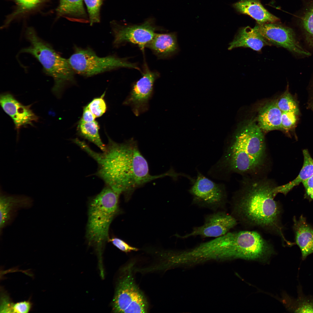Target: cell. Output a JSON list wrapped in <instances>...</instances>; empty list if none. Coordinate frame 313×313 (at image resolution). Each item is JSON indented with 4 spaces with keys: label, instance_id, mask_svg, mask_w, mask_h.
Listing matches in <instances>:
<instances>
[{
    "label": "cell",
    "instance_id": "1",
    "mask_svg": "<svg viewBox=\"0 0 313 313\" xmlns=\"http://www.w3.org/2000/svg\"><path fill=\"white\" fill-rule=\"evenodd\" d=\"M105 150L97 152L89 147L85 150L97 163L96 174L119 195L130 196L137 188L155 179L170 176L169 172L153 176L137 142L131 139L122 143L108 137Z\"/></svg>",
    "mask_w": 313,
    "mask_h": 313
},
{
    "label": "cell",
    "instance_id": "2",
    "mask_svg": "<svg viewBox=\"0 0 313 313\" xmlns=\"http://www.w3.org/2000/svg\"><path fill=\"white\" fill-rule=\"evenodd\" d=\"M225 146L221 158L208 172L210 177L227 181L233 173L254 175L264 168L267 156L265 138L253 121L244 125Z\"/></svg>",
    "mask_w": 313,
    "mask_h": 313
},
{
    "label": "cell",
    "instance_id": "3",
    "mask_svg": "<svg viewBox=\"0 0 313 313\" xmlns=\"http://www.w3.org/2000/svg\"><path fill=\"white\" fill-rule=\"evenodd\" d=\"M245 181L233 197V212L252 225L274 231L287 242L280 222V207L274 199L276 185L265 179Z\"/></svg>",
    "mask_w": 313,
    "mask_h": 313
},
{
    "label": "cell",
    "instance_id": "4",
    "mask_svg": "<svg viewBox=\"0 0 313 313\" xmlns=\"http://www.w3.org/2000/svg\"><path fill=\"white\" fill-rule=\"evenodd\" d=\"M208 248L216 258L262 259L272 253L269 243L258 232L244 231L228 232L207 241Z\"/></svg>",
    "mask_w": 313,
    "mask_h": 313
},
{
    "label": "cell",
    "instance_id": "5",
    "mask_svg": "<svg viewBox=\"0 0 313 313\" xmlns=\"http://www.w3.org/2000/svg\"><path fill=\"white\" fill-rule=\"evenodd\" d=\"M26 37L30 45L22 49L21 52L30 54L40 62L44 72L54 79L52 92L59 97L65 87L75 81V73L68 59L57 53L50 44L38 36L32 28L28 29Z\"/></svg>",
    "mask_w": 313,
    "mask_h": 313
},
{
    "label": "cell",
    "instance_id": "6",
    "mask_svg": "<svg viewBox=\"0 0 313 313\" xmlns=\"http://www.w3.org/2000/svg\"><path fill=\"white\" fill-rule=\"evenodd\" d=\"M119 196L106 185L89 204L87 237L90 243L95 245L100 254L109 239L110 226L118 210Z\"/></svg>",
    "mask_w": 313,
    "mask_h": 313
},
{
    "label": "cell",
    "instance_id": "7",
    "mask_svg": "<svg viewBox=\"0 0 313 313\" xmlns=\"http://www.w3.org/2000/svg\"><path fill=\"white\" fill-rule=\"evenodd\" d=\"M75 73L90 77L120 68L140 70L136 64L125 59L115 56L100 57L91 49L76 47L74 53L68 59Z\"/></svg>",
    "mask_w": 313,
    "mask_h": 313
},
{
    "label": "cell",
    "instance_id": "8",
    "mask_svg": "<svg viewBox=\"0 0 313 313\" xmlns=\"http://www.w3.org/2000/svg\"><path fill=\"white\" fill-rule=\"evenodd\" d=\"M192 184L188 191L192 196L193 204L215 212L225 206L227 194L224 184L215 183L198 170Z\"/></svg>",
    "mask_w": 313,
    "mask_h": 313
},
{
    "label": "cell",
    "instance_id": "9",
    "mask_svg": "<svg viewBox=\"0 0 313 313\" xmlns=\"http://www.w3.org/2000/svg\"><path fill=\"white\" fill-rule=\"evenodd\" d=\"M130 270L119 281L112 302L115 313H146L148 304L137 287Z\"/></svg>",
    "mask_w": 313,
    "mask_h": 313
},
{
    "label": "cell",
    "instance_id": "10",
    "mask_svg": "<svg viewBox=\"0 0 313 313\" xmlns=\"http://www.w3.org/2000/svg\"><path fill=\"white\" fill-rule=\"evenodd\" d=\"M254 28L271 44L301 55H310L301 45L293 30L290 28L277 24L264 23L257 25Z\"/></svg>",
    "mask_w": 313,
    "mask_h": 313
},
{
    "label": "cell",
    "instance_id": "11",
    "mask_svg": "<svg viewBox=\"0 0 313 313\" xmlns=\"http://www.w3.org/2000/svg\"><path fill=\"white\" fill-rule=\"evenodd\" d=\"M237 223L236 219L233 216L223 211H217L205 216L203 224L194 227L190 233L183 236L177 234L176 236L183 239L196 236L216 238L229 232Z\"/></svg>",
    "mask_w": 313,
    "mask_h": 313
},
{
    "label": "cell",
    "instance_id": "12",
    "mask_svg": "<svg viewBox=\"0 0 313 313\" xmlns=\"http://www.w3.org/2000/svg\"><path fill=\"white\" fill-rule=\"evenodd\" d=\"M113 28L115 46L128 42L137 45L142 50L153 39L156 29L151 19L140 25H117Z\"/></svg>",
    "mask_w": 313,
    "mask_h": 313
},
{
    "label": "cell",
    "instance_id": "13",
    "mask_svg": "<svg viewBox=\"0 0 313 313\" xmlns=\"http://www.w3.org/2000/svg\"><path fill=\"white\" fill-rule=\"evenodd\" d=\"M159 75L157 72L151 71L146 66L142 77L133 85L124 104L130 105L136 115L148 109L154 83Z\"/></svg>",
    "mask_w": 313,
    "mask_h": 313
},
{
    "label": "cell",
    "instance_id": "14",
    "mask_svg": "<svg viewBox=\"0 0 313 313\" xmlns=\"http://www.w3.org/2000/svg\"><path fill=\"white\" fill-rule=\"evenodd\" d=\"M0 103L3 111L12 119L18 132L21 127L33 125V123L39 119L30 108L32 105H23L10 93L0 95Z\"/></svg>",
    "mask_w": 313,
    "mask_h": 313
},
{
    "label": "cell",
    "instance_id": "15",
    "mask_svg": "<svg viewBox=\"0 0 313 313\" xmlns=\"http://www.w3.org/2000/svg\"><path fill=\"white\" fill-rule=\"evenodd\" d=\"M0 228L9 223L16 212L21 209L30 207L32 204L30 198L23 195L2 194L0 196Z\"/></svg>",
    "mask_w": 313,
    "mask_h": 313
},
{
    "label": "cell",
    "instance_id": "16",
    "mask_svg": "<svg viewBox=\"0 0 313 313\" xmlns=\"http://www.w3.org/2000/svg\"><path fill=\"white\" fill-rule=\"evenodd\" d=\"M229 50L240 47L250 48L260 51L264 46L271 44L256 31L249 26L241 28L229 44Z\"/></svg>",
    "mask_w": 313,
    "mask_h": 313
},
{
    "label": "cell",
    "instance_id": "17",
    "mask_svg": "<svg viewBox=\"0 0 313 313\" xmlns=\"http://www.w3.org/2000/svg\"><path fill=\"white\" fill-rule=\"evenodd\" d=\"M232 6L238 12L250 16L259 24L273 23L279 20L264 7L259 0H241Z\"/></svg>",
    "mask_w": 313,
    "mask_h": 313
},
{
    "label": "cell",
    "instance_id": "18",
    "mask_svg": "<svg viewBox=\"0 0 313 313\" xmlns=\"http://www.w3.org/2000/svg\"><path fill=\"white\" fill-rule=\"evenodd\" d=\"M293 230L296 244L299 247L303 260L313 253V228L302 215L298 219L293 218Z\"/></svg>",
    "mask_w": 313,
    "mask_h": 313
},
{
    "label": "cell",
    "instance_id": "19",
    "mask_svg": "<svg viewBox=\"0 0 313 313\" xmlns=\"http://www.w3.org/2000/svg\"><path fill=\"white\" fill-rule=\"evenodd\" d=\"M146 47L151 49L160 58L171 56L179 51L176 33H156Z\"/></svg>",
    "mask_w": 313,
    "mask_h": 313
},
{
    "label": "cell",
    "instance_id": "20",
    "mask_svg": "<svg viewBox=\"0 0 313 313\" xmlns=\"http://www.w3.org/2000/svg\"><path fill=\"white\" fill-rule=\"evenodd\" d=\"M282 113L276 101L266 103L259 111L258 125L262 130L266 131L281 129Z\"/></svg>",
    "mask_w": 313,
    "mask_h": 313
},
{
    "label": "cell",
    "instance_id": "21",
    "mask_svg": "<svg viewBox=\"0 0 313 313\" xmlns=\"http://www.w3.org/2000/svg\"><path fill=\"white\" fill-rule=\"evenodd\" d=\"M303 153V164L299 174L294 179L288 183L281 185H276L274 192L276 194L281 193L286 195L294 187L302 183L313 175V159L307 149L304 150Z\"/></svg>",
    "mask_w": 313,
    "mask_h": 313
},
{
    "label": "cell",
    "instance_id": "22",
    "mask_svg": "<svg viewBox=\"0 0 313 313\" xmlns=\"http://www.w3.org/2000/svg\"><path fill=\"white\" fill-rule=\"evenodd\" d=\"M298 296L294 299L287 295L283 296L282 301L288 310L297 313H313V297L306 296L302 292L299 286Z\"/></svg>",
    "mask_w": 313,
    "mask_h": 313
},
{
    "label": "cell",
    "instance_id": "23",
    "mask_svg": "<svg viewBox=\"0 0 313 313\" xmlns=\"http://www.w3.org/2000/svg\"><path fill=\"white\" fill-rule=\"evenodd\" d=\"M79 134L82 137L92 142L103 152L106 149V145L102 142L99 134V126L94 121L86 122L81 119L78 127Z\"/></svg>",
    "mask_w": 313,
    "mask_h": 313
},
{
    "label": "cell",
    "instance_id": "24",
    "mask_svg": "<svg viewBox=\"0 0 313 313\" xmlns=\"http://www.w3.org/2000/svg\"><path fill=\"white\" fill-rule=\"evenodd\" d=\"M83 0H60L57 9L60 15H68L83 17L85 13L83 7Z\"/></svg>",
    "mask_w": 313,
    "mask_h": 313
},
{
    "label": "cell",
    "instance_id": "25",
    "mask_svg": "<svg viewBox=\"0 0 313 313\" xmlns=\"http://www.w3.org/2000/svg\"><path fill=\"white\" fill-rule=\"evenodd\" d=\"M276 102L278 108L282 112H290L297 115H299V110L298 104L289 92L288 87Z\"/></svg>",
    "mask_w": 313,
    "mask_h": 313
},
{
    "label": "cell",
    "instance_id": "26",
    "mask_svg": "<svg viewBox=\"0 0 313 313\" xmlns=\"http://www.w3.org/2000/svg\"><path fill=\"white\" fill-rule=\"evenodd\" d=\"M86 5L91 25L100 21L99 12L103 0H84Z\"/></svg>",
    "mask_w": 313,
    "mask_h": 313
},
{
    "label": "cell",
    "instance_id": "27",
    "mask_svg": "<svg viewBox=\"0 0 313 313\" xmlns=\"http://www.w3.org/2000/svg\"><path fill=\"white\" fill-rule=\"evenodd\" d=\"M105 92L99 97L93 99L87 105L96 118L102 116L106 112L107 106L103 99Z\"/></svg>",
    "mask_w": 313,
    "mask_h": 313
},
{
    "label": "cell",
    "instance_id": "28",
    "mask_svg": "<svg viewBox=\"0 0 313 313\" xmlns=\"http://www.w3.org/2000/svg\"><path fill=\"white\" fill-rule=\"evenodd\" d=\"M44 0H14L17 5L18 8L17 10L13 14L12 17H14L34 8Z\"/></svg>",
    "mask_w": 313,
    "mask_h": 313
},
{
    "label": "cell",
    "instance_id": "29",
    "mask_svg": "<svg viewBox=\"0 0 313 313\" xmlns=\"http://www.w3.org/2000/svg\"><path fill=\"white\" fill-rule=\"evenodd\" d=\"M297 115L292 112H282L281 130L287 131L294 127L297 121Z\"/></svg>",
    "mask_w": 313,
    "mask_h": 313
},
{
    "label": "cell",
    "instance_id": "30",
    "mask_svg": "<svg viewBox=\"0 0 313 313\" xmlns=\"http://www.w3.org/2000/svg\"><path fill=\"white\" fill-rule=\"evenodd\" d=\"M0 300V313H13L15 303L10 299L9 295L4 292H1Z\"/></svg>",
    "mask_w": 313,
    "mask_h": 313
},
{
    "label": "cell",
    "instance_id": "31",
    "mask_svg": "<svg viewBox=\"0 0 313 313\" xmlns=\"http://www.w3.org/2000/svg\"><path fill=\"white\" fill-rule=\"evenodd\" d=\"M108 240L120 250L125 252L131 251H137L138 249L131 246L122 239L117 237H112L109 239Z\"/></svg>",
    "mask_w": 313,
    "mask_h": 313
},
{
    "label": "cell",
    "instance_id": "32",
    "mask_svg": "<svg viewBox=\"0 0 313 313\" xmlns=\"http://www.w3.org/2000/svg\"><path fill=\"white\" fill-rule=\"evenodd\" d=\"M303 24L306 31L313 35V8L305 15L303 20Z\"/></svg>",
    "mask_w": 313,
    "mask_h": 313
},
{
    "label": "cell",
    "instance_id": "33",
    "mask_svg": "<svg viewBox=\"0 0 313 313\" xmlns=\"http://www.w3.org/2000/svg\"><path fill=\"white\" fill-rule=\"evenodd\" d=\"M32 306V303L28 301H24L15 303L14 313H28L30 310Z\"/></svg>",
    "mask_w": 313,
    "mask_h": 313
},
{
    "label": "cell",
    "instance_id": "34",
    "mask_svg": "<svg viewBox=\"0 0 313 313\" xmlns=\"http://www.w3.org/2000/svg\"><path fill=\"white\" fill-rule=\"evenodd\" d=\"M302 183L305 190V197L310 201L313 200V175Z\"/></svg>",
    "mask_w": 313,
    "mask_h": 313
},
{
    "label": "cell",
    "instance_id": "35",
    "mask_svg": "<svg viewBox=\"0 0 313 313\" xmlns=\"http://www.w3.org/2000/svg\"><path fill=\"white\" fill-rule=\"evenodd\" d=\"M96 118L87 105L84 108L82 116L81 119V120L86 122H90L95 121Z\"/></svg>",
    "mask_w": 313,
    "mask_h": 313
}]
</instances>
